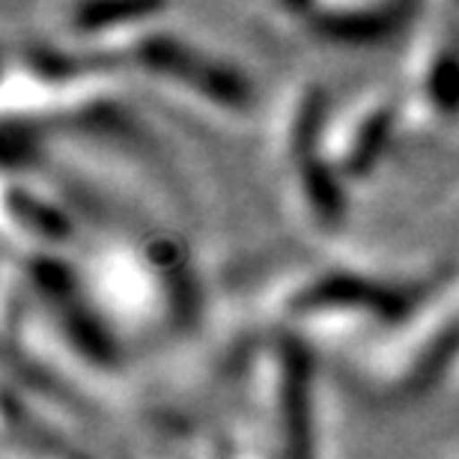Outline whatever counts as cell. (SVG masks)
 <instances>
[{"label":"cell","instance_id":"cell-7","mask_svg":"<svg viewBox=\"0 0 459 459\" xmlns=\"http://www.w3.org/2000/svg\"><path fill=\"white\" fill-rule=\"evenodd\" d=\"M296 33L299 39L332 51H367L391 42L420 15V6L403 0H310V4H269L260 9Z\"/></svg>","mask_w":459,"mask_h":459},{"label":"cell","instance_id":"cell-6","mask_svg":"<svg viewBox=\"0 0 459 459\" xmlns=\"http://www.w3.org/2000/svg\"><path fill=\"white\" fill-rule=\"evenodd\" d=\"M406 132L436 134L459 126V13L436 9L418 27L400 87Z\"/></svg>","mask_w":459,"mask_h":459},{"label":"cell","instance_id":"cell-1","mask_svg":"<svg viewBox=\"0 0 459 459\" xmlns=\"http://www.w3.org/2000/svg\"><path fill=\"white\" fill-rule=\"evenodd\" d=\"M436 278L325 263L292 274L274 292V314L290 332H400L436 296Z\"/></svg>","mask_w":459,"mask_h":459},{"label":"cell","instance_id":"cell-5","mask_svg":"<svg viewBox=\"0 0 459 459\" xmlns=\"http://www.w3.org/2000/svg\"><path fill=\"white\" fill-rule=\"evenodd\" d=\"M168 18L143 24L114 45H105L119 72H137L159 87L195 99L206 111L227 117L251 114L256 87L242 63L179 30Z\"/></svg>","mask_w":459,"mask_h":459},{"label":"cell","instance_id":"cell-9","mask_svg":"<svg viewBox=\"0 0 459 459\" xmlns=\"http://www.w3.org/2000/svg\"><path fill=\"white\" fill-rule=\"evenodd\" d=\"M4 224L6 236H22L24 251H54L75 245L81 215L60 191H48L30 177H9L4 182Z\"/></svg>","mask_w":459,"mask_h":459},{"label":"cell","instance_id":"cell-4","mask_svg":"<svg viewBox=\"0 0 459 459\" xmlns=\"http://www.w3.org/2000/svg\"><path fill=\"white\" fill-rule=\"evenodd\" d=\"M254 459H323L319 454L316 361L307 337L274 332L247 373Z\"/></svg>","mask_w":459,"mask_h":459},{"label":"cell","instance_id":"cell-8","mask_svg":"<svg viewBox=\"0 0 459 459\" xmlns=\"http://www.w3.org/2000/svg\"><path fill=\"white\" fill-rule=\"evenodd\" d=\"M403 134H406V117H403L400 90L382 87L355 99L341 114H332L328 152L341 179L352 188L382 170Z\"/></svg>","mask_w":459,"mask_h":459},{"label":"cell","instance_id":"cell-3","mask_svg":"<svg viewBox=\"0 0 459 459\" xmlns=\"http://www.w3.org/2000/svg\"><path fill=\"white\" fill-rule=\"evenodd\" d=\"M328 123L325 87L301 78L283 93L272 132V159L287 209L314 236L341 233L349 218V186L328 152Z\"/></svg>","mask_w":459,"mask_h":459},{"label":"cell","instance_id":"cell-2","mask_svg":"<svg viewBox=\"0 0 459 459\" xmlns=\"http://www.w3.org/2000/svg\"><path fill=\"white\" fill-rule=\"evenodd\" d=\"M81 269L99 310L123 341L170 332L195 310L188 260L164 233L108 238Z\"/></svg>","mask_w":459,"mask_h":459}]
</instances>
